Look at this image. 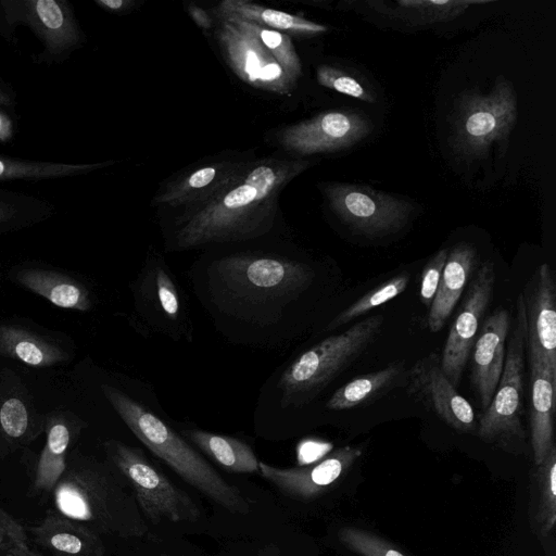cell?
I'll return each mask as SVG.
<instances>
[{
	"instance_id": "cell-41",
	"label": "cell",
	"mask_w": 556,
	"mask_h": 556,
	"mask_svg": "<svg viewBox=\"0 0 556 556\" xmlns=\"http://www.w3.org/2000/svg\"><path fill=\"white\" fill-rule=\"evenodd\" d=\"M15 123L11 113L0 109V143H7L13 140L15 135Z\"/></svg>"
},
{
	"instance_id": "cell-17",
	"label": "cell",
	"mask_w": 556,
	"mask_h": 556,
	"mask_svg": "<svg viewBox=\"0 0 556 556\" xmlns=\"http://www.w3.org/2000/svg\"><path fill=\"white\" fill-rule=\"evenodd\" d=\"M522 299L528 348L556 370V281L548 264L538 268Z\"/></svg>"
},
{
	"instance_id": "cell-38",
	"label": "cell",
	"mask_w": 556,
	"mask_h": 556,
	"mask_svg": "<svg viewBox=\"0 0 556 556\" xmlns=\"http://www.w3.org/2000/svg\"><path fill=\"white\" fill-rule=\"evenodd\" d=\"M331 444L316 441L303 442L298 450L300 465H308L320 459L331 450Z\"/></svg>"
},
{
	"instance_id": "cell-20",
	"label": "cell",
	"mask_w": 556,
	"mask_h": 556,
	"mask_svg": "<svg viewBox=\"0 0 556 556\" xmlns=\"http://www.w3.org/2000/svg\"><path fill=\"white\" fill-rule=\"evenodd\" d=\"M26 532L33 542L54 556H104V544L91 529L54 507L46 511L41 522Z\"/></svg>"
},
{
	"instance_id": "cell-4",
	"label": "cell",
	"mask_w": 556,
	"mask_h": 556,
	"mask_svg": "<svg viewBox=\"0 0 556 556\" xmlns=\"http://www.w3.org/2000/svg\"><path fill=\"white\" fill-rule=\"evenodd\" d=\"M108 396L132 433L182 480L211 501L247 515L250 505L241 492L222 476L177 432L140 403L109 389Z\"/></svg>"
},
{
	"instance_id": "cell-8",
	"label": "cell",
	"mask_w": 556,
	"mask_h": 556,
	"mask_svg": "<svg viewBox=\"0 0 556 556\" xmlns=\"http://www.w3.org/2000/svg\"><path fill=\"white\" fill-rule=\"evenodd\" d=\"M106 450L111 463L128 481L142 515L151 522H194L200 518L201 511L192 498L155 467L141 448L109 442Z\"/></svg>"
},
{
	"instance_id": "cell-24",
	"label": "cell",
	"mask_w": 556,
	"mask_h": 556,
	"mask_svg": "<svg viewBox=\"0 0 556 556\" xmlns=\"http://www.w3.org/2000/svg\"><path fill=\"white\" fill-rule=\"evenodd\" d=\"M490 0H397L371 1L377 11L400 18L410 25H428L446 22L463 14L470 5L485 4Z\"/></svg>"
},
{
	"instance_id": "cell-46",
	"label": "cell",
	"mask_w": 556,
	"mask_h": 556,
	"mask_svg": "<svg viewBox=\"0 0 556 556\" xmlns=\"http://www.w3.org/2000/svg\"><path fill=\"white\" fill-rule=\"evenodd\" d=\"M4 556H13L11 553H7Z\"/></svg>"
},
{
	"instance_id": "cell-36",
	"label": "cell",
	"mask_w": 556,
	"mask_h": 556,
	"mask_svg": "<svg viewBox=\"0 0 556 556\" xmlns=\"http://www.w3.org/2000/svg\"><path fill=\"white\" fill-rule=\"evenodd\" d=\"M0 422L5 434L20 439L27 429V412L17 399H9L0 410Z\"/></svg>"
},
{
	"instance_id": "cell-1",
	"label": "cell",
	"mask_w": 556,
	"mask_h": 556,
	"mask_svg": "<svg viewBox=\"0 0 556 556\" xmlns=\"http://www.w3.org/2000/svg\"><path fill=\"white\" fill-rule=\"evenodd\" d=\"M312 163L294 157L249 160L238 175L204 203L186 210L174 232L176 249L243 241L274 226L283 188Z\"/></svg>"
},
{
	"instance_id": "cell-11",
	"label": "cell",
	"mask_w": 556,
	"mask_h": 556,
	"mask_svg": "<svg viewBox=\"0 0 556 556\" xmlns=\"http://www.w3.org/2000/svg\"><path fill=\"white\" fill-rule=\"evenodd\" d=\"M372 130L370 119L355 111H327L280 129L278 144L294 155H311L350 148Z\"/></svg>"
},
{
	"instance_id": "cell-21",
	"label": "cell",
	"mask_w": 556,
	"mask_h": 556,
	"mask_svg": "<svg viewBox=\"0 0 556 556\" xmlns=\"http://www.w3.org/2000/svg\"><path fill=\"white\" fill-rule=\"evenodd\" d=\"M530 363V434L534 462L540 465L555 445L554 409L556 370L534 350L529 349Z\"/></svg>"
},
{
	"instance_id": "cell-39",
	"label": "cell",
	"mask_w": 556,
	"mask_h": 556,
	"mask_svg": "<svg viewBox=\"0 0 556 556\" xmlns=\"http://www.w3.org/2000/svg\"><path fill=\"white\" fill-rule=\"evenodd\" d=\"M79 290L68 283L55 286L50 292V301L60 307H72L79 300Z\"/></svg>"
},
{
	"instance_id": "cell-30",
	"label": "cell",
	"mask_w": 556,
	"mask_h": 556,
	"mask_svg": "<svg viewBox=\"0 0 556 556\" xmlns=\"http://www.w3.org/2000/svg\"><path fill=\"white\" fill-rule=\"evenodd\" d=\"M54 210L46 199L0 188V229L43 219Z\"/></svg>"
},
{
	"instance_id": "cell-12",
	"label": "cell",
	"mask_w": 556,
	"mask_h": 556,
	"mask_svg": "<svg viewBox=\"0 0 556 556\" xmlns=\"http://www.w3.org/2000/svg\"><path fill=\"white\" fill-rule=\"evenodd\" d=\"M215 35L228 65L247 85L280 96L292 92L295 84L253 37L225 17H217Z\"/></svg>"
},
{
	"instance_id": "cell-13",
	"label": "cell",
	"mask_w": 556,
	"mask_h": 556,
	"mask_svg": "<svg viewBox=\"0 0 556 556\" xmlns=\"http://www.w3.org/2000/svg\"><path fill=\"white\" fill-rule=\"evenodd\" d=\"M495 285V269L492 262H485L467 291L465 302L454 320L441 357L445 377L456 388L471 354L480 320L491 301Z\"/></svg>"
},
{
	"instance_id": "cell-9",
	"label": "cell",
	"mask_w": 556,
	"mask_h": 556,
	"mask_svg": "<svg viewBox=\"0 0 556 556\" xmlns=\"http://www.w3.org/2000/svg\"><path fill=\"white\" fill-rule=\"evenodd\" d=\"M526 343V312L522 293H520L517 300V320L508 342L503 371L478 428L479 437L485 442L509 443L525 438L520 412Z\"/></svg>"
},
{
	"instance_id": "cell-32",
	"label": "cell",
	"mask_w": 556,
	"mask_h": 556,
	"mask_svg": "<svg viewBox=\"0 0 556 556\" xmlns=\"http://www.w3.org/2000/svg\"><path fill=\"white\" fill-rule=\"evenodd\" d=\"M540 503L538 520L543 534H547L556 521V446L553 445L543 462L538 465Z\"/></svg>"
},
{
	"instance_id": "cell-19",
	"label": "cell",
	"mask_w": 556,
	"mask_h": 556,
	"mask_svg": "<svg viewBox=\"0 0 556 556\" xmlns=\"http://www.w3.org/2000/svg\"><path fill=\"white\" fill-rule=\"evenodd\" d=\"M509 324L507 311L497 308L483 323L471 351V381L484 409L494 395L503 371Z\"/></svg>"
},
{
	"instance_id": "cell-22",
	"label": "cell",
	"mask_w": 556,
	"mask_h": 556,
	"mask_svg": "<svg viewBox=\"0 0 556 556\" xmlns=\"http://www.w3.org/2000/svg\"><path fill=\"white\" fill-rule=\"evenodd\" d=\"M476 265L477 252L466 242L458 243L447 253L428 314V327L431 332H438L444 326Z\"/></svg>"
},
{
	"instance_id": "cell-44",
	"label": "cell",
	"mask_w": 556,
	"mask_h": 556,
	"mask_svg": "<svg viewBox=\"0 0 556 556\" xmlns=\"http://www.w3.org/2000/svg\"><path fill=\"white\" fill-rule=\"evenodd\" d=\"M94 3L112 13H125L135 5L132 0H94Z\"/></svg>"
},
{
	"instance_id": "cell-2",
	"label": "cell",
	"mask_w": 556,
	"mask_h": 556,
	"mask_svg": "<svg viewBox=\"0 0 556 556\" xmlns=\"http://www.w3.org/2000/svg\"><path fill=\"white\" fill-rule=\"evenodd\" d=\"M213 299L231 315L270 320L313 283L314 270L286 256L238 253L215 263ZM212 291V292H213Z\"/></svg>"
},
{
	"instance_id": "cell-37",
	"label": "cell",
	"mask_w": 556,
	"mask_h": 556,
	"mask_svg": "<svg viewBox=\"0 0 556 556\" xmlns=\"http://www.w3.org/2000/svg\"><path fill=\"white\" fill-rule=\"evenodd\" d=\"M26 529L8 511L0 507V549L8 553L21 543H26Z\"/></svg>"
},
{
	"instance_id": "cell-26",
	"label": "cell",
	"mask_w": 556,
	"mask_h": 556,
	"mask_svg": "<svg viewBox=\"0 0 556 556\" xmlns=\"http://www.w3.org/2000/svg\"><path fill=\"white\" fill-rule=\"evenodd\" d=\"M112 162L63 163L13 157L0 154V182L42 181L76 177L106 167Z\"/></svg>"
},
{
	"instance_id": "cell-42",
	"label": "cell",
	"mask_w": 556,
	"mask_h": 556,
	"mask_svg": "<svg viewBox=\"0 0 556 556\" xmlns=\"http://www.w3.org/2000/svg\"><path fill=\"white\" fill-rule=\"evenodd\" d=\"M16 105V94L13 88L0 76V109L13 113Z\"/></svg>"
},
{
	"instance_id": "cell-35",
	"label": "cell",
	"mask_w": 556,
	"mask_h": 556,
	"mask_svg": "<svg viewBox=\"0 0 556 556\" xmlns=\"http://www.w3.org/2000/svg\"><path fill=\"white\" fill-rule=\"evenodd\" d=\"M447 249L439 250L426 264L421 273L420 299L421 302L429 306L435 295L442 271L447 257Z\"/></svg>"
},
{
	"instance_id": "cell-5",
	"label": "cell",
	"mask_w": 556,
	"mask_h": 556,
	"mask_svg": "<svg viewBox=\"0 0 556 556\" xmlns=\"http://www.w3.org/2000/svg\"><path fill=\"white\" fill-rule=\"evenodd\" d=\"M383 321L382 315L368 316L301 354L279 380L282 404L302 405L311 401L376 341Z\"/></svg>"
},
{
	"instance_id": "cell-14",
	"label": "cell",
	"mask_w": 556,
	"mask_h": 556,
	"mask_svg": "<svg viewBox=\"0 0 556 556\" xmlns=\"http://www.w3.org/2000/svg\"><path fill=\"white\" fill-rule=\"evenodd\" d=\"M407 392L456 431L473 429V408L443 374L439 354L431 352L414 363L408 372Z\"/></svg>"
},
{
	"instance_id": "cell-25",
	"label": "cell",
	"mask_w": 556,
	"mask_h": 556,
	"mask_svg": "<svg viewBox=\"0 0 556 556\" xmlns=\"http://www.w3.org/2000/svg\"><path fill=\"white\" fill-rule=\"evenodd\" d=\"M403 371L402 363H392L374 372L355 377L337 389L326 406L331 410H345L366 405L390 391Z\"/></svg>"
},
{
	"instance_id": "cell-16",
	"label": "cell",
	"mask_w": 556,
	"mask_h": 556,
	"mask_svg": "<svg viewBox=\"0 0 556 556\" xmlns=\"http://www.w3.org/2000/svg\"><path fill=\"white\" fill-rule=\"evenodd\" d=\"M248 157H227L195 166L166 182L153 204L184 207L200 205L225 188L248 163Z\"/></svg>"
},
{
	"instance_id": "cell-28",
	"label": "cell",
	"mask_w": 556,
	"mask_h": 556,
	"mask_svg": "<svg viewBox=\"0 0 556 556\" xmlns=\"http://www.w3.org/2000/svg\"><path fill=\"white\" fill-rule=\"evenodd\" d=\"M70 444L68 429L62 425H54L48 433L47 445L36 465L29 493L46 500L52 494L60 477L65 470V452Z\"/></svg>"
},
{
	"instance_id": "cell-6",
	"label": "cell",
	"mask_w": 556,
	"mask_h": 556,
	"mask_svg": "<svg viewBox=\"0 0 556 556\" xmlns=\"http://www.w3.org/2000/svg\"><path fill=\"white\" fill-rule=\"evenodd\" d=\"M24 26L42 47L37 63L60 64L85 42V34L66 0H0V35L12 40Z\"/></svg>"
},
{
	"instance_id": "cell-40",
	"label": "cell",
	"mask_w": 556,
	"mask_h": 556,
	"mask_svg": "<svg viewBox=\"0 0 556 556\" xmlns=\"http://www.w3.org/2000/svg\"><path fill=\"white\" fill-rule=\"evenodd\" d=\"M15 352L23 362L31 365L40 364L43 358L42 352L30 342H20L15 348Z\"/></svg>"
},
{
	"instance_id": "cell-43",
	"label": "cell",
	"mask_w": 556,
	"mask_h": 556,
	"mask_svg": "<svg viewBox=\"0 0 556 556\" xmlns=\"http://www.w3.org/2000/svg\"><path fill=\"white\" fill-rule=\"evenodd\" d=\"M188 12L193 22L203 29L212 28L214 24L213 16L203 8L191 3L188 5Z\"/></svg>"
},
{
	"instance_id": "cell-10",
	"label": "cell",
	"mask_w": 556,
	"mask_h": 556,
	"mask_svg": "<svg viewBox=\"0 0 556 556\" xmlns=\"http://www.w3.org/2000/svg\"><path fill=\"white\" fill-rule=\"evenodd\" d=\"M324 192L330 208L342 222L369 236L401 229L413 210L408 201L366 186L329 184Z\"/></svg>"
},
{
	"instance_id": "cell-34",
	"label": "cell",
	"mask_w": 556,
	"mask_h": 556,
	"mask_svg": "<svg viewBox=\"0 0 556 556\" xmlns=\"http://www.w3.org/2000/svg\"><path fill=\"white\" fill-rule=\"evenodd\" d=\"M316 75L318 83L324 87L369 103L375 101L374 94L364 85L340 68L320 65Z\"/></svg>"
},
{
	"instance_id": "cell-27",
	"label": "cell",
	"mask_w": 556,
	"mask_h": 556,
	"mask_svg": "<svg viewBox=\"0 0 556 556\" xmlns=\"http://www.w3.org/2000/svg\"><path fill=\"white\" fill-rule=\"evenodd\" d=\"M182 433L226 470L237 473L258 472L260 460L245 442L200 429H189Z\"/></svg>"
},
{
	"instance_id": "cell-31",
	"label": "cell",
	"mask_w": 556,
	"mask_h": 556,
	"mask_svg": "<svg viewBox=\"0 0 556 556\" xmlns=\"http://www.w3.org/2000/svg\"><path fill=\"white\" fill-rule=\"evenodd\" d=\"M409 283V274H399L375 289L368 291L357 299L350 306L339 313L328 325L327 329L332 330L341 327L380 306L405 291Z\"/></svg>"
},
{
	"instance_id": "cell-33",
	"label": "cell",
	"mask_w": 556,
	"mask_h": 556,
	"mask_svg": "<svg viewBox=\"0 0 556 556\" xmlns=\"http://www.w3.org/2000/svg\"><path fill=\"white\" fill-rule=\"evenodd\" d=\"M340 541L361 556H405L376 534L348 527L340 531Z\"/></svg>"
},
{
	"instance_id": "cell-29",
	"label": "cell",
	"mask_w": 556,
	"mask_h": 556,
	"mask_svg": "<svg viewBox=\"0 0 556 556\" xmlns=\"http://www.w3.org/2000/svg\"><path fill=\"white\" fill-rule=\"evenodd\" d=\"M217 17L228 18L253 37L278 62L287 76L296 83L302 74V64L289 35L233 16Z\"/></svg>"
},
{
	"instance_id": "cell-7",
	"label": "cell",
	"mask_w": 556,
	"mask_h": 556,
	"mask_svg": "<svg viewBox=\"0 0 556 556\" xmlns=\"http://www.w3.org/2000/svg\"><path fill=\"white\" fill-rule=\"evenodd\" d=\"M517 118V98L513 86L500 79L482 94L466 91L456 101L452 144L462 156L485 155L490 146L505 140Z\"/></svg>"
},
{
	"instance_id": "cell-18",
	"label": "cell",
	"mask_w": 556,
	"mask_h": 556,
	"mask_svg": "<svg viewBox=\"0 0 556 556\" xmlns=\"http://www.w3.org/2000/svg\"><path fill=\"white\" fill-rule=\"evenodd\" d=\"M139 312L168 336L187 333V314L177 285L161 261H152L139 276Z\"/></svg>"
},
{
	"instance_id": "cell-3",
	"label": "cell",
	"mask_w": 556,
	"mask_h": 556,
	"mask_svg": "<svg viewBox=\"0 0 556 556\" xmlns=\"http://www.w3.org/2000/svg\"><path fill=\"white\" fill-rule=\"evenodd\" d=\"M52 497L56 510L99 535L139 539L149 531L128 481L113 464L70 462Z\"/></svg>"
},
{
	"instance_id": "cell-23",
	"label": "cell",
	"mask_w": 556,
	"mask_h": 556,
	"mask_svg": "<svg viewBox=\"0 0 556 556\" xmlns=\"http://www.w3.org/2000/svg\"><path fill=\"white\" fill-rule=\"evenodd\" d=\"M213 11L215 16H233L289 36L309 37L327 30V27L323 24L248 0H224Z\"/></svg>"
},
{
	"instance_id": "cell-15",
	"label": "cell",
	"mask_w": 556,
	"mask_h": 556,
	"mask_svg": "<svg viewBox=\"0 0 556 556\" xmlns=\"http://www.w3.org/2000/svg\"><path fill=\"white\" fill-rule=\"evenodd\" d=\"M359 448L344 446L318 463L293 468H280L258 463V472L283 494L308 500L323 493L361 456Z\"/></svg>"
},
{
	"instance_id": "cell-45",
	"label": "cell",
	"mask_w": 556,
	"mask_h": 556,
	"mask_svg": "<svg viewBox=\"0 0 556 556\" xmlns=\"http://www.w3.org/2000/svg\"><path fill=\"white\" fill-rule=\"evenodd\" d=\"M9 553H11L13 556H42L29 549L26 543L17 544L13 548H11Z\"/></svg>"
}]
</instances>
